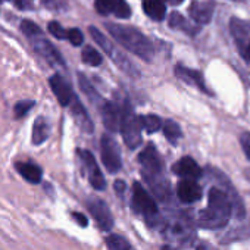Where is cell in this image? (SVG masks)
Returning a JSON list of instances; mask_svg holds the SVG:
<instances>
[{"instance_id": "cell-1", "label": "cell", "mask_w": 250, "mask_h": 250, "mask_svg": "<svg viewBox=\"0 0 250 250\" xmlns=\"http://www.w3.org/2000/svg\"><path fill=\"white\" fill-rule=\"evenodd\" d=\"M232 202L224 188L212 187L208 196V208L197 216V225L205 229L224 228L231 216Z\"/></svg>"}, {"instance_id": "cell-2", "label": "cell", "mask_w": 250, "mask_h": 250, "mask_svg": "<svg viewBox=\"0 0 250 250\" xmlns=\"http://www.w3.org/2000/svg\"><path fill=\"white\" fill-rule=\"evenodd\" d=\"M109 34L127 50L142 58L146 62H152L155 58V47L150 40L134 27L119 25V24H106Z\"/></svg>"}, {"instance_id": "cell-3", "label": "cell", "mask_w": 250, "mask_h": 250, "mask_svg": "<svg viewBox=\"0 0 250 250\" xmlns=\"http://www.w3.org/2000/svg\"><path fill=\"white\" fill-rule=\"evenodd\" d=\"M139 162L143 167V177L153 190L155 196L159 200H167L169 197V184L164 178V162L153 145H147L146 149L140 153Z\"/></svg>"}, {"instance_id": "cell-4", "label": "cell", "mask_w": 250, "mask_h": 250, "mask_svg": "<svg viewBox=\"0 0 250 250\" xmlns=\"http://www.w3.org/2000/svg\"><path fill=\"white\" fill-rule=\"evenodd\" d=\"M161 229L164 237L175 246L187 247L196 238V227L193 219L184 212L169 213L167 218H164Z\"/></svg>"}, {"instance_id": "cell-5", "label": "cell", "mask_w": 250, "mask_h": 250, "mask_svg": "<svg viewBox=\"0 0 250 250\" xmlns=\"http://www.w3.org/2000/svg\"><path fill=\"white\" fill-rule=\"evenodd\" d=\"M131 206H133V210L137 215H140L150 228H158L162 225L164 218L159 213L155 199L147 193V190L140 183H134L133 186Z\"/></svg>"}, {"instance_id": "cell-6", "label": "cell", "mask_w": 250, "mask_h": 250, "mask_svg": "<svg viewBox=\"0 0 250 250\" xmlns=\"http://www.w3.org/2000/svg\"><path fill=\"white\" fill-rule=\"evenodd\" d=\"M88 33H90V36L93 37V40L110 56V59L115 62V65L121 69V71H124L127 75H130V77H133V78H139L140 77V71H139V68L125 56L119 49H116L115 47V44L100 31V30H97L96 27H90L88 28Z\"/></svg>"}, {"instance_id": "cell-7", "label": "cell", "mask_w": 250, "mask_h": 250, "mask_svg": "<svg viewBox=\"0 0 250 250\" xmlns=\"http://www.w3.org/2000/svg\"><path fill=\"white\" fill-rule=\"evenodd\" d=\"M142 122L128 102L122 106V121H121V134L124 143L128 149H136L142 145Z\"/></svg>"}, {"instance_id": "cell-8", "label": "cell", "mask_w": 250, "mask_h": 250, "mask_svg": "<svg viewBox=\"0 0 250 250\" xmlns=\"http://www.w3.org/2000/svg\"><path fill=\"white\" fill-rule=\"evenodd\" d=\"M100 153H102V162L107 172L116 174L122 168V161H121V152L118 147V143L109 137L107 134L102 136L100 140Z\"/></svg>"}, {"instance_id": "cell-9", "label": "cell", "mask_w": 250, "mask_h": 250, "mask_svg": "<svg viewBox=\"0 0 250 250\" xmlns=\"http://www.w3.org/2000/svg\"><path fill=\"white\" fill-rule=\"evenodd\" d=\"M30 42H31V46H33L34 52L37 55H40L47 63H50L55 68H65L66 66L62 55L59 53V50L47 39H44L43 34L30 39Z\"/></svg>"}, {"instance_id": "cell-10", "label": "cell", "mask_w": 250, "mask_h": 250, "mask_svg": "<svg viewBox=\"0 0 250 250\" xmlns=\"http://www.w3.org/2000/svg\"><path fill=\"white\" fill-rule=\"evenodd\" d=\"M77 153H78V156H80V159L83 162V167H84V169L87 172V177H88V181H90L91 187L94 190H99V191L104 190L106 188V180H104V177H103L94 156L91 155V152L78 149Z\"/></svg>"}, {"instance_id": "cell-11", "label": "cell", "mask_w": 250, "mask_h": 250, "mask_svg": "<svg viewBox=\"0 0 250 250\" xmlns=\"http://www.w3.org/2000/svg\"><path fill=\"white\" fill-rule=\"evenodd\" d=\"M85 205H87L88 212L94 218L97 227L102 231H110L113 228V216H112V212H110L109 206L102 199L90 197L85 202Z\"/></svg>"}, {"instance_id": "cell-12", "label": "cell", "mask_w": 250, "mask_h": 250, "mask_svg": "<svg viewBox=\"0 0 250 250\" xmlns=\"http://www.w3.org/2000/svg\"><path fill=\"white\" fill-rule=\"evenodd\" d=\"M49 85L53 91V94L56 96L58 102L62 104V106H69L71 102L74 100L75 94H74V90L72 87L69 85V83L61 75V74H53L50 78H49Z\"/></svg>"}, {"instance_id": "cell-13", "label": "cell", "mask_w": 250, "mask_h": 250, "mask_svg": "<svg viewBox=\"0 0 250 250\" xmlns=\"http://www.w3.org/2000/svg\"><path fill=\"white\" fill-rule=\"evenodd\" d=\"M102 119L107 131L118 133L121 131V121H122V106L113 102H104L102 106Z\"/></svg>"}, {"instance_id": "cell-14", "label": "cell", "mask_w": 250, "mask_h": 250, "mask_svg": "<svg viewBox=\"0 0 250 250\" xmlns=\"http://www.w3.org/2000/svg\"><path fill=\"white\" fill-rule=\"evenodd\" d=\"M96 9L100 15L113 14L122 20L131 17V8L124 0H96Z\"/></svg>"}, {"instance_id": "cell-15", "label": "cell", "mask_w": 250, "mask_h": 250, "mask_svg": "<svg viewBox=\"0 0 250 250\" xmlns=\"http://www.w3.org/2000/svg\"><path fill=\"white\" fill-rule=\"evenodd\" d=\"M177 194L183 203H194V202H199L202 199L203 191H202V187L196 183V180L183 178L178 183Z\"/></svg>"}, {"instance_id": "cell-16", "label": "cell", "mask_w": 250, "mask_h": 250, "mask_svg": "<svg viewBox=\"0 0 250 250\" xmlns=\"http://www.w3.org/2000/svg\"><path fill=\"white\" fill-rule=\"evenodd\" d=\"M213 11H215V5L212 0H194V2L190 5V17L197 22V24H208L210 22L212 17H213Z\"/></svg>"}, {"instance_id": "cell-17", "label": "cell", "mask_w": 250, "mask_h": 250, "mask_svg": "<svg viewBox=\"0 0 250 250\" xmlns=\"http://www.w3.org/2000/svg\"><path fill=\"white\" fill-rule=\"evenodd\" d=\"M68 107L71 109V115L74 116V119H75V122H77L78 127H80L84 133L91 134L93 130H94V125H93V122H91V119H90L88 112L85 110V107L83 106V103L80 102V99H78L77 96L74 97V100L71 102V104H69Z\"/></svg>"}, {"instance_id": "cell-18", "label": "cell", "mask_w": 250, "mask_h": 250, "mask_svg": "<svg viewBox=\"0 0 250 250\" xmlns=\"http://www.w3.org/2000/svg\"><path fill=\"white\" fill-rule=\"evenodd\" d=\"M172 172L177 174L181 178H187V180H197L202 177V169L197 165V162L188 156L181 158L178 162L174 164L172 167Z\"/></svg>"}, {"instance_id": "cell-19", "label": "cell", "mask_w": 250, "mask_h": 250, "mask_svg": "<svg viewBox=\"0 0 250 250\" xmlns=\"http://www.w3.org/2000/svg\"><path fill=\"white\" fill-rule=\"evenodd\" d=\"M17 172L30 184H40L43 180V169L31 161H20L15 164Z\"/></svg>"}, {"instance_id": "cell-20", "label": "cell", "mask_w": 250, "mask_h": 250, "mask_svg": "<svg viewBox=\"0 0 250 250\" xmlns=\"http://www.w3.org/2000/svg\"><path fill=\"white\" fill-rule=\"evenodd\" d=\"M175 75L178 78H181L183 81H186L187 84H191V85H196L199 90L210 94V91L206 88L205 85V81H203V77L199 71H194V69H190V68H186L183 65H177L175 66Z\"/></svg>"}, {"instance_id": "cell-21", "label": "cell", "mask_w": 250, "mask_h": 250, "mask_svg": "<svg viewBox=\"0 0 250 250\" xmlns=\"http://www.w3.org/2000/svg\"><path fill=\"white\" fill-rule=\"evenodd\" d=\"M49 136H50V124H49V121L44 116H39L34 121V125H33V136H31L33 145H36V146L43 145L49 139Z\"/></svg>"}, {"instance_id": "cell-22", "label": "cell", "mask_w": 250, "mask_h": 250, "mask_svg": "<svg viewBox=\"0 0 250 250\" xmlns=\"http://www.w3.org/2000/svg\"><path fill=\"white\" fill-rule=\"evenodd\" d=\"M143 9L150 20L162 21L167 17V6L162 0H145Z\"/></svg>"}, {"instance_id": "cell-23", "label": "cell", "mask_w": 250, "mask_h": 250, "mask_svg": "<svg viewBox=\"0 0 250 250\" xmlns=\"http://www.w3.org/2000/svg\"><path fill=\"white\" fill-rule=\"evenodd\" d=\"M78 84H80V88L83 90V93L87 96V99L93 103V104H97V106H103L104 104V102H103V99H102V96L97 93V90L93 87V84L87 80V77L84 75V74H78Z\"/></svg>"}, {"instance_id": "cell-24", "label": "cell", "mask_w": 250, "mask_h": 250, "mask_svg": "<svg viewBox=\"0 0 250 250\" xmlns=\"http://www.w3.org/2000/svg\"><path fill=\"white\" fill-rule=\"evenodd\" d=\"M106 246L109 250H136L127 238L118 234H110L106 238Z\"/></svg>"}, {"instance_id": "cell-25", "label": "cell", "mask_w": 250, "mask_h": 250, "mask_svg": "<svg viewBox=\"0 0 250 250\" xmlns=\"http://www.w3.org/2000/svg\"><path fill=\"white\" fill-rule=\"evenodd\" d=\"M164 134L165 137L172 143V145H177V142L181 139L183 133H181V128L180 125L172 121V119H167V122L164 124Z\"/></svg>"}, {"instance_id": "cell-26", "label": "cell", "mask_w": 250, "mask_h": 250, "mask_svg": "<svg viewBox=\"0 0 250 250\" xmlns=\"http://www.w3.org/2000/svg\"><path fill=\"white\" fill-rule=\"evenodd\" d=\"M140 122H142V127L146 130L147 134H153L156 131L161 130L162 127V121L158 115H145L140 116Z\"/></svg>"}, {"instance_id": "cell-27", "label": "cell", "mask_w": 250, "mask_h": 250, "mask_svg": "<svg viewBox=\"0 0 250 250\" xmlns=\"http://www.w3.org/2000/svg\"><path fill=\"white\" fill-rule=\"evenodd\" d=\"M81 59L88 66H99L103 61L102 55L91 46H85L81 52Z\"/></svg>"}, {"instance_id": "cell-28", "label": "cell", "mask_w": 250, "mask_h": 250, "mask_svg": "<svg viewBox=\"0 0 250 250\" xmlns=\"http://www.w3.org/2000/svg\"><path fill=\"white\" fill-rule=\"evenodd\" d=\"M169 27L174 28V30H183L186 33H190L188 22L180 12H171V15H169Z\"/></svg>"}, {"instance_id": "cell-29", "label": "cell", "mask_w": 250, "mask_h": 250, "mask_svg": "<svg viewBox=\"0 0 250 250\" xmlns=\"http://www.w3.org/2000/svg\"><path fill=\"white\" fill-rule=\"evenodd\" d=\"M21 31L25 34V37H27L28 40L33 39V37H36V36L43 34L42 28H40L36 22H33V21H30V20H24V21L21 22Z\"/></svg>"}, {"instance_id": "cell-30", "label": "cell", "mask_w": 250, "mask_h": 250, "mask_svg": "<svg viewBox=\"0 0 250 250\" xmlns=\"http://www.w3.org/2000/svg\"><path fill=\"white\" fill-rule=\"evenodd\" d=\"M34 104H36L34 100H20V102L15 104V107H14V116H15V119L24 118V116L33 109Z\"/></svg>"}, {"instance_id": "cell-31", "label": "cell", "mask_w": 250, "mask_h": 250, "mask_svg": "<svg viewBox=\"0 0 250 250\" xmlns=\"http://www.w3.org/2000/svg\"><path fill=\"white\" fill-rule=\"evenodd\" d=\"M47 31L58 40H68V30H65L58 21H50L47 25Z\"/></svg>"}, {"instance_id": "cell-32", "label": "cell", "mask_w": 250, "mask_h": 250, "mask_svg": "<svg viewBox=\"0 0 250 250\" xmlns=\"http://www.w3.org/2000/svg\"><path fill=\"white\" fill-rule=\"evenodd\" d=\"M42 5L53 12H63L68 9L66 0H42Z\"/></svg>"}, {"instance_id": "cell-33", "label": "cell", "mask_w": 250, "mask_h": 250, "mask_svg": "<svg viewBox=\"0 0 250 250\" xmlns=\"http://www.w3.org/2000/svg\"><path fill=\"white\" fill-rule=\"evenodd\" d=\"M68 40L72 46H81L84 42V36L78 28H71L68 30Z\"/></svg>"}, {"instance_id": "cell-34", "label": "cell", "mask_w": 250, "mask_h": 250, "mask_svg": "<svg viewBox=\"0 0 250 250\" xmlns=\"http://www.w3.org/2000/svg\"><path fill=\"white\" fill-rule=\"evenodd\" d=\"M240 143H241V147H243V150H244L246 158L250 161V133H244V134H241V137H240Z\"/></svg>"}, {"instance_id": "cell-35", "label": "cell", "mask_w": 250, "mask_h": 250, "mask_svg": "<svg viewBox=\"0 0 250 250\" xmlns=\"http://www.w3.org/2000/svg\"><path fill=\"white\" fill-rule=\"evenodd\" d=\"M71 215H72V218L75 219V222H77L80 227H87V225H88V221H87V218H85V215H84V213L72 212Z\"/></svg>"}, {"instance_id": "cell-36", "label": "cell", "mask_w": 250, "mask_h": 250, "mask_svg": "<svg viewBox=\"0 0 250 250\" xmlns=\"http://www.w3.org/2000/svg\"><path fill=\"white\" fill-rule=\"evenodd\" d=\"M113 187H115V191H116L119 196H122V194L125 193V188H127V184H125L122 180H116L115 184H113Z\"/></svg>"}, {"instance_id": "cell-37", "label": "cell", "mask_w": 250, "mask_h": 250, "mask_svg": "<svg viewBox=\"0 0 250 250\" xmlns=\"http://www.w3.org/2000/svg\"><path fill=\"white\" fill-rule=\"evenodd\" d=\"M12 2L21 11H25V9H30L31 8V3L28 2V0H12Z\"/></svg>"}, {"instance_id": "cell-38", "label": "cell", "mask_w": 250, "mask_h": 250, "mask_svg": "<svg viewBox=\"0 0 250 250\" xmlns=\"http://www.w3.org/2000/svg\"><path fill=\"white\" fill-rule=\"evenodd\" d=\"M196 250H212V249H210L206 243H200V244L197 246V249H196Z\"/></svg>"}, {"instance_id": "cell-39", "label": "cell", "mask_w": 250, "mask_h": 250, "mask_svg": "<svg viewBox=\"0 0 250 250\" xmlns=\"http://www.w3.org/2000/svg\"><path fill=\"white\" fill-rule=\"evenodd\" d=\"M244 50H246V53H244V55H246V58H247V59H250V40H249V42H247V44L244 46Z\"/></svg>"}, {"instance_id": "cell-40", "label": "cell", "mask_w": 250, "mask_h": 250, "mask_svg": "<svg viewBox=\"0 0 250 250\" xmlns=\"http://www.w3.org/2000/svg\"><path fill=\"white\" fill-rule=\"evenodd\" d=\"M162 250H178V249H175L174 246H171V244H167V246H164L162 247Z\"/></svg>"}, {"instance_id": "cell-41", "label": "cell", "mask_w": 250, "mask_h": 250, "mask_svg": "<svg viewBox=\"0 0 250 250\" xmlns=\"http://www.w3.org/2000/svg\"><path fill=\"white\" fill-rule=\"evenodd\" d=\"M169 2H171L172 5H180V3L184 2V0H169Z\"/></svg>"}, {"instance_id": "cell-42", "label": "cell", "mask_w": 250, "mask_h": 250, "mask_svg": "<svg viewBox=\"0 0 250 250\" xmlns=\"http://www.w3.org/2000/svg\"><path fill=\"white\" fill-rule=\"evenodd\" d=\"M247 177H249V178H250V171H249V172H247Z\"/></svg>"}, {"instance_id": "cell-43", "label": "cell", "mask_w": 250, "mask_h": 250, "mask_svg": "<svg viewBox=\"0 0 250 250\" xmlns=\"http://www.w3.org/2000/svg\"><path fill=\"white\" fill-rule=\"evenodd\" d=\"M0 2H3V0H0Z\"/></svg>"}]
</instances>
